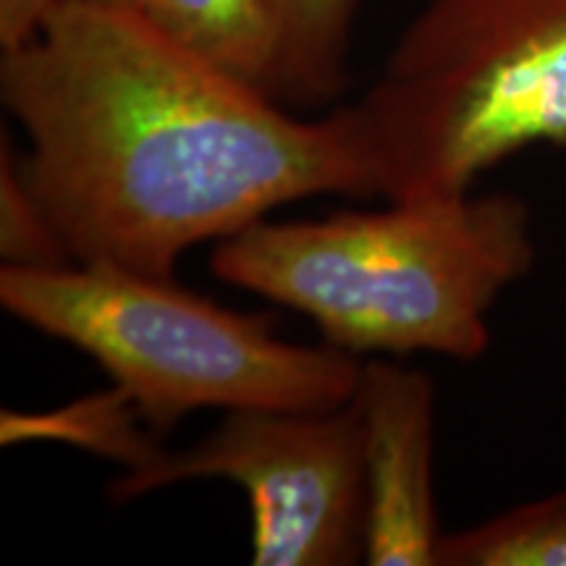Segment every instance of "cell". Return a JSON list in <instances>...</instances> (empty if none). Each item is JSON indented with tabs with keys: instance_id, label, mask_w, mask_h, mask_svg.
Returning <instances> with one entry per match:
<instances>
[{
	"instance_id": "obj_10",
	"label": "cell",
	"mask_w": 566,
	"mask_h": 566,
	"mask_svg": "<svg viewBox=\"0 0 566 566\" xmlns=\"http://www.w3.org/2000/svg\"><path fill=\"white\" fill-rule=\"evenodd\" d=\"M438 566H566V488L443 533Z\"/></svg>"
},
{
	"instance_id": "obj_12",
	"label": "cell",
	"mask_w": 566,
	"mask_h": 566,
	"mask_svg": "<svg viewBox=\"0 0 566 566\" xmlns=\"http://www.w3.org/2000/svg\"><path fill=\"white\" fill-rule=\"evenodd\" d=\"M63 0H0V51L30 42Z\"/></svg>"
},
{
	"instance_id": "obj_4",
	"label": "cell",
	"mask_w": 566,
	"mask_h": 566,
	"mask_svg": "<svg viewBox=\"0 0 566 566\" xmlns=\"http://www.w3.org/2000/svg\"><path fill=\"white\" fill-rule=\"evenodd\" d=\"M0 304L95 359L160 436L200 409H342L363 375L357 354L283 342L263 317L126 268L0 265Z\"/></svg>"
},
{
	"instance_id": "obj_5",
	"label": "cell",
	"mask_w": 566,
	"mask_h": 566,
	"mask_svg": "<svg viewBox=\"0 0 566 566\" xmlns=\"http://www.w3.org/2000/svg\"><path fill=\"white\" fill-rule=\"evenodd\" d=\"M189 480H226L247 493L254 566H346L365 558L363 420L331 412L237 409L212 433L153 464L122 472L113 501Z\"/></svg>"
},
{
	"instance_id": "obj_6",
	"label": "cell",
	"mask_w": 566,
	"mask_h": 566,
	"mask_svg": "<svg viewBox=\"0 0 566 566\" xmlns=\"http://www.w3.org/2000/svg\"><path fill=\"white\" fill-rule=\"evenodd\" d=\"M354 405L363 420L365 562L438 566L433 380L396 359H370Z\"/></svg>"
},
{
	"instance_id": "obj_9",
	"label": "cell",
	"mask_w": 566,
	"mask_h": 566,
	"mask_svg": "<svg viewBox=\"0 0 566 566\" xmlns=\"http://www.w3.org/2000/svg\"><path fill=\"white\" fill-rule=\"evenodd\" d=\"M281 30L275 97L317 105L346 84L352 27L359 0H271Z\"/></svg>"
},
{
	"instance_id": "obj_13",
	"label": "cell",
	"mask_w": 566,
	"mask_h": 566,
	"mask_svg": "<svg viewBox=\"0 0 566 566\" xmlns=\"http://www.w3.org/2000/svg\"><path fill=\"white\" fill-rule=\"evenodd\" d=\"M74 3H90V6H105V9H137L139 0H74Z\"/></svg>"
},
{
	"instance_id": "obj_3",
	"label": "cell",
	"mask_w": 566,
	"mask_h": 566,
	"mask_svg": "<svg viewBox=\"0 0 566 566\" xmlns=\"http://www.w3.org/2000/svg\"><path fill=\"white\" fill-rule=\"evenodd\" d=\"M349 108L386 200L467 195L566 147V0H428Z\"/></svg>"
},
{
	"instance_id": "obj_1",
	"label": "cell",
	"mask_w": 566,
	"mask_h": 566,
	"mask_svg": "<svg viewBox=\"0 0 566 566\" xmlns=\"http://www.w3.org/2000/svg\"><path fill=\"white\" fill-rule=\"evenodd\" d=\"M21 171L74 263L174 279L189 250L317 195L378 197L349 105L307 122L137 11L63 0L0 53Z\"/></svg>"
},
{
	"instance_id": "obj_7",
	"label": "cell",
	"mask_w": 566,
	"mask_h": 566,
	"mask_svg": "<svg viewBox=\"0 0 566 566\" xmlns=\"http://www.w3.org/2000/svg\"><path fill=\"white\" fill-rule=\"evenodd\" d=\"M134 11L197 61L275 97L281 30L271 0H139Z\"/></svg>"
},
{
	"instance_id": "obj_8",
	"label": "cell",
	"mask_w": 566,
	"mask_h": 566,
	"mask_svg": "<svg viewBox=\"0 0 566 566\" xmlns=\"http://www.w3.org/2000/svg\"><path fill=\"white\" fill-rule=\"evenodd\" d=\"M40 441L84 449L118 464L124 472H137L166 451L160 433L145 420L137 401L116 384L42 412L9 407L0 412V443Z\"/></svg>"
},
{
	"instance_id": "obj_2",
	"label": "cell",
	"mask_w": 566,
	"mask_h": 566,
	"mask_svg": "<svg viewBox=\"0 0 566 566\" xmlns=\"http://www.w3.org/2000/svg\"><path fill=\"white\" fill-rule=\"evenodd\" d=\"M533 265L530 208L506 192L263 218L210 254L218 279L310 317L336 349L459 363L491 349L488 317Z\"/></svg>"
},
{
	"instance_id": "obj_11",
	"label": "cell",
	"mask_w": 566,
	"mask_h": 566,
	"mask_svg": "<svg viewBox=\"0 0 566 566\" xmlns=\"http://www.w3.org/2000/svg\"><path fill=\"white\" fill-rule=\"evenodd\" d=\"M0 260L6 268H59L74 263L59 229L21 171V153L0 142Z\"/></svg>"
}]
</instances>
